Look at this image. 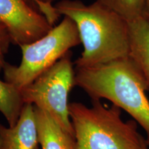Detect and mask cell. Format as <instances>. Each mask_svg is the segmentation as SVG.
Here are the masks:
<instances>
[{
  "mask_svg": "<svg viewBox=\"0 0 149 149\" xmlns=\"http://www.w3.org/2000/svg\"><path fill=\"white\" fill-rule=\"evenodd\" d=\"M59 15L71 19L84 51L75 68L91 67L129 57V24L119 15L95 1L62 0L54 5Z\"/></svg>",
  "mask_w": 149,
  "mask_h": 149,
  "instance_id": "1",
  "label": "cell"
},
{
  "mask_svg": "<svg viewBox=\"0 0 149 149\" xmlns=\"http://www.w3.org/2000/svg\"><path fill=\"white\" fill-rule=\"evenodd\" d=\"M74 84L91 100H109L124 110L143 128L149 146V91L130 57L91 67L75 68Z\"/></svg>",
  "mask_w": 149,
  "mask_h": 149,
  "instance_id": "2",
  "label": "cell"
},
{
  "mask_svg": "<svg viewBox=\"0 0 149 149\" xmlns=\"http://www.w3.org/2000/svg\"><path fill=\"white\" fill-rule=\"evenodd\" d=\"M69 113L77 149H149L136 122L123 120L122 111L113 104L92 100L89 107L72 102Z\"/></svg>",
  "mask_w": 149,
  "mask_h": 149,
  "instance_id": "3",
  "label": "cell"
},
{
  "mask_svg": "<svg viewBox=\"0 0 149 149\" xmlns=\"http://www.w3.org/2000/svg\"><path fill=\"white\" fill-rule=\"evenodd\" d=\"M80 44L75 24L71 19L64 17L47 34L19 46L22 54L21 62L18 66L6 62L2 70L4 80L22 90L64 57L70 48Z\"/></svg>",
  "mask_w": 149,
  "mask_h": 149,
  "instance_id": "4",
  "label": "cell"
},
{
  "mask_svg": "<svg viewBox=\"0 0 149 149\" xmlns=\"http://www.w3.org/2000/svg\"><path fill=\"white\" fill-rule=\"evenodd\" d=\"M74 77L75 70L69 51L21 90L24 103L33 104L45 111L63 129L73 136L68 97L75 86Z\"/></svg>",
  "mask_w": 149,
  "mask_h": 149,
  "instance_id": "5",
  "label": "cell"
},
{
  "mask_svg": "<svg viewBox=\"0 0 149 149\" xmlns=\"http://www.w3.org/2000/svg\"><path fill=\"white\" fill-rule=\"evenodd\" d=\"M0 25L8 33L11 42L19 46L38 40L54 27L26 0H0Z\"/></svg>",
  "mask_w": 149,
  "mask_h": 149,
  "instance_id": "6",
  "label": "cell"
},
{
  "mask_svg": "<svg viewBox=\"0 0 149 149\" xmlns=\"http://www.w3.org/2000/svg\"><path fill=\"white\" fill-rule=\"evenodd\" d=\"M38 144V130L33 104H24L13 126L6 127L0 124V149H36Z\"/></svg>",
  "mask_w": 149,
  "mask_h": 149,
  "instance_id": "7",
  "label": "cell"
},
{
  "mask_svg": "<svg viewBox=\"0 0 149 149\" xmlns=\"http://www.w3.org/2000/svg\"><path fill=\"white\" fill-rule=\"evenodd\" d=\"M128 24L129 57L141 72L149 90V20L144 16Z\"/></svg>",
  "mask_w": 149,
  "mask_h": 149,
  "instance_id": "8",
  "label": "cell"
},
{
  "mask_svg": "<svg viewBox=\"0 0 149 149\" xmlns=\"http://www.w3.org/2000/svg\"><path fill=\"white\" fill-rule=\"evenodd\" d=\"M42 149H77L74 136L63 129L45 111L35 107Z\"/></svg>",
  "mask_w": 149,
  "mask_h": 149,
  "instance_id": "9",
  "label": "cell"
},
{
  "mask_svg": "<svg viewBox=\"0 0 149 149\" xmlns=\"http://www.w3.org/2000/svg\"><path fill=\"white\" fill-rule=\"evenodd\" d=\"M24 104L21 90L0 79V112L8 126H13L17 122Z\"/></svg>",
  "mask_w": 149,
  "mask_h": 149,
  "instance_id": "10",
  "label": "cell"
},
{
  "mask_svg": "<svg viewBox=\"0 0 149 149\" xmlns=\"http://www.w3.org/2000/svg\"><path fill=\"white\" fill-rule=\"evenodd\" d=\"M128 22L144 16L146 0H96Z\"/></svg>",
  "mask_w": 149,
  "mask_h": 149,
  "instance_id": "11",
  "label": "cell"
},
{
  "mask_svg": "<svg viewBox=\"0 0 149 149\" xmlns=\"http://www.w3.org/2000/svg\"><path fill=\"white\" fill-rule=\"evenodd\" d=\"M31 1L37 5V6L40 10V12L43 15L46 17L48 22L53 26L55 25V22L60 17L53 4L55 0H31Z\"/></svg>",
  "mask_w": 149,
  "mask_h": 149,
  "instance_id": "12",
  "label": "cell"
},
{
  "mask_svg": "<svg viewBox=\"0 0 149 149\" xmlns=\"http://www.w3.org/2000/svg\"><path fill=\"white\" fill-rule=\"evenodd\" d=\"M11 42L8 33L4 27L0 25V72L2 71L3 67L6 64L5 56L8 53Z\"/></svg>",
  "mask_w": 149,
  "mask_h": 149,
  "instance_id": "13",
  "label": "cell"
},
{
  "mask_svg": "<svg viewBox=\"0 0 149 149\" xmlns=\"http://www.w3.org/2000/svg\"><path fill=\"white\" fill-rule=\"evenodd\" d=\"M144 16L149 20V0H146V8H145Z\"/></svg>",
  "mask_w": 149,
  "mask_h": 149,
  "instance_id": "14",
  "label": "cell"
},
{
  "mask_svg": "<svg viewBox=\"0 0 149 149\" xmlns=\"http://www.w3.org/2000/svg\"><path fill=\"white\" fill-rule=\"evenodd\" d=\"M36 149H40V148H39V146H38V147H37V148Z\"/></svg>",
  "mask_w": 149,
  "mask_h": 149,
  "instance_id": "15",
  "label": "cell"
}]
</instances>
